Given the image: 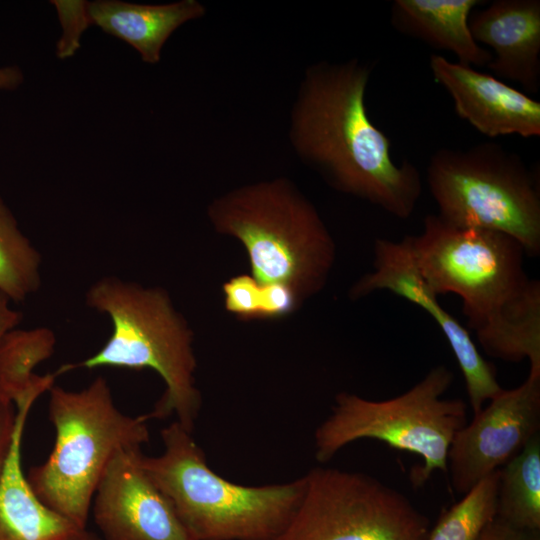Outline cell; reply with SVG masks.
<instances>
[{
    "instance_id": "obj_1",
    "label": "cell",
    "mask_w": 540,
    "mask_h": 540,
    "mask_svg": "<svg viewBox=\"0 0 540 540\" xmlns=\"http://www.w3.org/2000/svg\"><path fill=\"white\" fill-rule=\"evenodd\" d=\"M371 71L359 59L309 66L291 110L289 139L334 189L407 219L422 193L421 175L410 161H393L390 139L368 115Z\"/></svg>"
},
{
    "instance_id": "obj_2",
    "label": "cell",
    "mask_w": 540,
    "mask_h": 540,
    "mask_svg": "<svg viewBox=\"0 0 540 540\" xmlns=\"http://www.w3.org/2000/svg\"><path fill=\"white\" fill-rule=\"evenodd\" d=\"M420 274L437 295L456 294L468 329L490 357L529 360L540 372V282L524 269L514 238L429 214L407 235Z\"/></svg>"
},
{
    "instance_id": "obj_3",
    "label": "cell",
    "mask_w": 540,
    "mask_h": 540,
    "mask_svg": "<svg viewBox=\"0 0 540 540\" xmlns=\"http://www.w3.org/2000/svg\"><path fill=\"white\" fill-rule=\"evenodd\" d=\"M214 228L238 239L260 284L290 288L302 302L326 284L336 246L312 203L286 178L233 189L208 207Z\"/></svg>"
},
{
    "instance_id": "obj_4",
    "label": "cell",
    "mask_w": 540,
    "mask_h": 540,
    "mask_svg": "<svg viewBox=\"0 0 540 540\" xmlns=\"http://www.w3.org/2000/svg\"><path fill=\"white\" fill-rule=\"evenodd\" d=\"M86 304L109 315L113 331L97 353L77 365H64L65 371L76 367L152 369L166 388L149 419L174 414L176 421L192 432L201 407L194 380L193 333L168 293L106 276L90 286Z\"/></svg>"
},
{
    "instance_id": "obj_5",
    "label": "cell",
    "mask_w": 540,
    "mask_h": 540,
    "mask_svg": "<svg viewBox=\"0 0 540 540\" xmlns=\"http://www.w3.org/2000/svg\"><path fill=\"white\" fill-rule=\"evenodd\" d=\"M192 432L174 421L161 430L163 452L140 464L170 500L195 540H272L304 489V477L260 486L233 483L212 470Z\"/></svg>"
},
{
    "instance_id": "obj_6",
    "label": "cell",
    "mask_w": 540,
    "mask_h": 540,
    "mask_svg": "<svg viewBox=\"0 0 540 540\" xmlns=\"http://www.w3.org/2000/svg\"><path fill=\"white\" fill-rule=\"evenodd\" d=\"M49 418L54 447L28 481L50 509L86 529L96 489L112 458L149 441L148 414L132 417L114 404L108 382L97 377L79 391L52 386Z\"/></svg>"
},
{
    "instance_id": "obj_7",
    "label": "cell",
    "mask_w": 540,
    "mask_h": 540,
    "mask_svg": "<svg viewBox=\"0 0 540 540\" xmlns=\"http://www.w3.org/2000/svg\"><path fill=\"white\" fill-rule=\"evenodd\" d=\"M453 372L437 365L404 393L382 401L341 392L331 414L315 431V457L329 461L346 445L362 439L386 443L411 452L423 465L412 468L410 480L424 485L439 470L447 472V455L455 434L467 423V404L443 396Z\"/></svg>"
},
{
    "instance_id": "obj_8",
    "label": "cell",
    "mask_w": 540,
    "mask_h": 540,
    "mask_svg": "<svg viewBox=\"0 0 540 540\" xmlns=\"http://www.w3.org/2000/svg\"><path fill=\"white\" fill-rule=\"evenodd\" d=\"M427 184L443 219L506 234L525 254H540L538 174L494 142L467 150L440 148L430 158Z\"/></svg>"
},
{
    "instance_id": "obj_9",
    "label": "cell",
    "mask_w": 540,
    "mask_h": 540,
    "mask_svg": "<svg viewBox=\"0 0 540 540\" xmlns=\"http://www.w3.org/2000/svg\"><path fill=\"white\" fill-rule=\"evenodd\" d=\"M272 540H425L429 519L400 491L362 472L315 467Z\"/></svg>"
},
{
    "instance_id": "obj_10",
    "label": "cell",
    "mask_w": 540,
    "mask_h": 540,
    "mask_svg": "<svg viewBox=\"0 0 540 540\" xmlns=\"http://www.w3.org/2000/svg\"><path fill=\"white\" fill-rule=\"evenodd\" d=\"M540 434V372L502 389L454 436L447 455L453 489L467 493Z\"/></svg>"
},
{
    "instance_id": "obj_11",
    "label": "cell",
    "mask_w": 540,
    "mask_h": 540,
    "mask_svg": "<svg viewBox=\"0 0 540 540\" xmlns=\"http://www.w3.org/2000/svg\"><path fill=\"white\" fill-rule=\"evenodd\" d=\"M383 290L420 307L437 323L462 372L473 414L503 389L495 367L482 357L468 329L441 306L423 279L407 236L401 241L376 239L373 270L352 286L349 295L358 299Z\"/></svg>"
},
{
    "instance_id": "obj_12",
    "label": "cell",
    "mask_w": 540,
    "mask_h": 540,
    "mask_svg": "<svg viewBox=\"0 0 540 540\" xmlns=\"http://www.w3.org/2000/svg\"><path fill=\"white\" fill-rule=\"evenodd\" d=\"M141 448L110 461L91 510L103 540H195L140 464Z\"/></svg>"
},
{
    "instance_id": "obj_13",
    "label": "cell",
    "mask_w": 540,
    "mask_h": 540,
    "mask_svg": "<svg viewBox=\"0 0 540 540\" xmlns=\"http://www.w3.org/2000/svg\"><path fill=\"white\" fill-rule=\"evenodd\" d=\"M429 67L435 82L450 94L458 117L481 134L540 136V103L526 93L439 54L430 56Z\"/></svg>"
},
{
    "instance_id": "obj_14",
    "label": "cell",
    "mask_w": 540,
    "mask_h": 540,
    "mask_svg": "<svg viewBox=\"0 0 540 540\" xmlns=\"http://www.w3.org/2000/svg\"><path fill=\"white\" fill-rule=\"evenodd\" d=\"M469 28L474 40L494 53L486 66L496 78L517 82L526 93L540 88V1L495 0L473 10Z\"/></svg>"
},
{
    "instance_id": "obj_15",
    "label": "cell",
    "mask_w": 540,
    "mask_h": 540,
    "mask_svg": "<svg viewBox=\"0 0 540 540\" xmlns=\"http://www.w3.org/2000/svg\"><path fill=\"white\" fill-rule=\"evenodd\" d=\"M38 397L28 394L14 403L17 408L15 428L0 476V540H72L83 531L46 506L22 470L23 431L31 406Z\"/></svg>"
},
{
    "instance_id": "obj_16",
    "label": "cell",
    "mask_w": 540,
    "mask_h": 540,
    "mask_svg": "<svg viewBox=\"0 0 540 540\" xmlns=\"http://www.w3.org/2000/svg\"><path fill=\"white\" fill-rule=\"evenodd\" d=\"M205 13V7L197 0L157 5L118 0L88 2L91 23L129 44L148 64L160 61L164 44L177 28Z\"/></svg>"
},
{
    "instance_id": "obj_17",
    "label": "cell",
    "mask_w": 540,
    "mask_h": 540,
    "mask_svg": "<svg viewBox=\"0 0 540 540\" xmlns=\"http://www.w3.org/2000/svg\"><path fill=\"white\" fill-rule=\"evenodd\" d=\"M481 0H395L391 24L400 33L448 50L458 63L486 67L493 55L470 32L469 17Z\"/></svg>"
},
{
    "instance_id": "obj_18",
    "label": "cell",
    "mask_w": 540,
    "mask_h": 540,
    "mask_svg": "<svg viewBox=\"0 0 540 540\" xmlns=\"http://www.w3.org/2000/svg\"><path fill=\"white\" fill-rule=\"evenodd\" d=\"M54 346V334L46 328L7 332L0 340V396L15 403L28 393L49 391L59 372L39 376L33 369L53 354Z\"/></svg>"
},
{
    "instance_id": "obj_19",
    "label": "cell",
    "mask_w": 540,
    "mask_h": 540,
    "mask_svg": "<svg viewBox=\"0 0 540 540\" xmlns=\"http://www.w3.org/2000/svg\"><path fill=\"white\" fill-rule=\"evenodd\" d=\"M496 517L517 529L540 532V434L500 468Z\"/></svg>"
},
{
    "instance_id": "obj_20",
    "label": "cell",
    "mask_w": 540,
    "mask_h": 540,
    "mask_svg": "<svg viewBox=\"0 0 540 540\" xmlns=\"http://www.w3.org/2000/svg\"><path fill=\"white\" fill-rule=\"evenodd\" d=\"M41 257L0 196V292L24 301L40 286Z\"/></svg>"
},
{
    "instance_id": "obj_21",
    "label": "cell",
    "mask_w": 540,
    "mask_h": 540,
    "mask_svg": "<svg viewBox=\"0 0 540 540\" xmlns=\"http://www.w3.org/2000/svg\"><path fill=\"white\" fill-rule=\"evenodd\" d=\"M500 469L491 473L444 511L425 540H477L495 519Z\"/></svg>"
},
{
    "instance_id": "obj_22",
    "label": "cell",
    "mask_w": 540,
    "mask_h": 540,
    "mask_svg": "<svg viewBox=\"0 0 540 540\" xmlns=\"http://www.w3.org/2000/svg\"><path fill=\"white\" fill-rule=\"evenodd\" d=\"M223 293L226 309L245 319L283 317L301 303L290 288L260 284L249 275L229 279Z\"/></svg>"
},
{
    "instance_id": "obj_23",
    "label": "cell",
    "mask_w": 540,
    "mask_h": 540,
    "mask_svg": "<svg viewBox=\"0 0 540 540\" xmlns=\"http://www.w3.org/2000/svg\"><path fill=\"white\" fill-rule=\"evenodd\" d=\"M52 3L63 27L62 37L57 43V56L65 59L77 51L82 33L92 24L88 14V2L52 1Z\"/></svg>"
},
{
    "instance_id": "obj_24",
    "label": "cell",
    "mask_w": 540,
    "mask_h": 540,
    "mask_svg": "<svg viewBox=\"0 0 540 540\" xmlns=\"http://www.w3.org/2000/svg\"><path fill=\"white\" fill-rule=\"evenodd\" d=\"M477 540H540V532L520 530L495 517Z\"/></svg>"
},
{
    "instance_id": "obj_25",
    "label": "cell",
    "mask_w": 540,
    "mask_h": 540,
    "mask_svg": "<svg viewBox=\"0 0 540 540\" xmlns=\"http://www.w3.org/2000/svg\"><path fill=\"white\" fill-rule=\"evenodd\" d=\"M16 413L13 410V403L0 396V476L8 457L11 447Z\"/></svg>"
},
{
    "instance_id": "obj_26",
    "label": "cell",
    "mask_w": 540,
    "mask_h": 540,
    "mask_svg": "<svg viewBox=\"0 0 540 540\" xmlns=\"http://www.w3.org/2000/svg\"><path fill=\"white\" fill-rule=\"evenodd\" d=\"M10 299L0 292V340L21 321L20 312L9 306Z\"/></svg>"
},
{
    "instance_id": "obj_27",
    "label": "cell",
    "mask_w": 540,
    "mask_h": 540,
    "mask_svg": "<svg viewBox=\"0 0 540 540\" xmlns=\"http://www.w3.org/2000/svg\"><path fill=\"white\" fill-rule=\"evenodd\" d=\"M24 80L21 69L17 66L0 67V89L15 90Z\"/></svg>"
},
{
    "instance_id": "obj_28",
    "label": "cell",
    "mask_w": 540,
    "mask_h": 540,
    "mask_svg": "<svg viewBox=\"0 0 540 540\" xmlns=\"http://www.w3.org/2000/svg\"><path fill=\"white\" fill-rule=\"evenodd\" d=\"M72 540H103V539L97 536L95 533L89 532L85 529Z\"/></svg>"
}]
</instances>
